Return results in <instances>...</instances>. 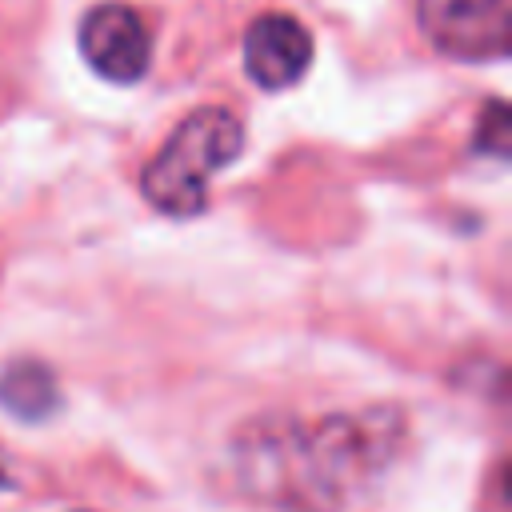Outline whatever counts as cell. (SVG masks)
I'll list each match as a JSON object with an SVG mask.
<instances>
[{"mask_svg": "<svg viewBox=\"0 0 512 512\" xmlns=\"http://www.w3.org/2000/svg\"><path fill=\"white\" fill-rule=\"evenodd\" d=\"M408 416L392 404L356 412H272L236 428L232 488L264 512H376L408 452Z\"/></svg>", "mask_w": 512, "mask_h": 512, "instance_id": "cell-1", "label": "cell"}, {"mask_svg": "<svg viewBox=\"0 0 512 512\" xmlns=\"http://www.w3.org/2000/svg\"><path fill=\"white\" fill-rule=\"evenodd\" d=\"M240 152H244V124L232 108L224 104L192 108L144 164L140 192L156 212L172 220H192L208 208V180L224 172Z\"/></svg>", "mask_w": 512, "mask_h": 512, "instance_id": "cell-2", "label": "cell"}, {"mask_svg": "<svg viewBox=\"0 0 512 512\" xmlns=\"http://www.w3.org/2000/svg\"><path fill=\"white\" fill-rule=\"evenodd\" d=\"M84 64L108 84H136L152 68V32L144 16L120 0H104L84 12L76 28Z\"/></svg>", "mask_w": 512, "mask_h": 512, "instance_id": "cell-3", "label": "cell"}, {"mask_svg": "<svg viewBox=\"0 0 512 512\" xmlns=\"http://www.w3.org/2000/svg\"><path fill=\"white\" fill-rule=\"evenodd\" d=\"M416 20L436 52L484 64L508 48V0H416Z\"/></svg>", "mask_w": 512, "mask_h": 512, "instance_id": "cell-4", "label": "cell"}, {"mask_svg": "<svg viewBox=\"0 0 512 512\" xmlns=\"http://www.w3.org/2000/svg\"><path fill=\"white\" fill-rule=\"evenodd\" d=\"M312 64V32L288 12H264L244 32V72L264 92L292 88Z\"/></svg>", "mask_w": 512, "mask_h": 512, "instance_id": "cell-5", "label": "cell"}, {"mask_svg": "<svg viewBox=\"0 0 512 512\" xmlns=\"http://www.w3.org/2000/svg\"><path fill=\"white\" fill-rule=\"evenodd\" d=\"M0 404L16 420H44L60 404L56 376L40 360H12L0 372Z\"/></svg>", "mask_w": 512, "mask_h": 512, "instance_id": "cell-6", "label": "cell"}, {"mask_svg": "<svg viewBox=\"0 0 512 512\" xmlns=\"http://www.w3.org/2000/svg\"><path fill=\"white\" fill-rule=\"evenodd\" d=\"M472 152L492 156V160H508V108L504 100H488L476 116V132H472Z\"/></svg>", "mask_w": 512, "mask_h": 512, "instance_id": "cell-7", "label": "cell"}, {"mask_svg": "<svg viewBox=\"0 0 512 512\" xmlns=\"http://www.w3.org/2000/svg\"><path fill=\"white\" fill-rule=\"evenodd\" d=\"M0 484H8V476H4V468H0Z\"/></svg>", "mask_w": 512, "mask_h": 512, "instance_id": "cell-8", "label": "cell"}]
</instances>
